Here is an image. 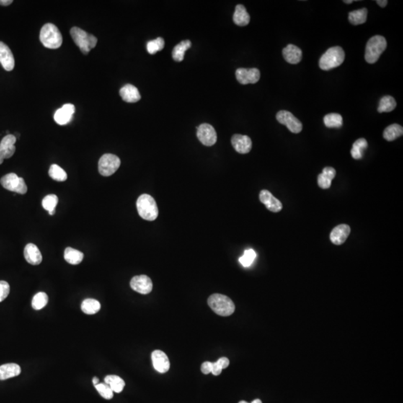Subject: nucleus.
Wrapping results in <instances>:
<instances>
[{
	"label": "nucleus",
	"mask_w": 403,
	"mask_h": 403,
	"mask_svg": "<svg viewBox=\"0 0 403 403\" xmlns=\"http://www.w3.org/2000/svg\"><path fill=\"white\" fill-rule=\"evenodd\" d=\"M368 141L365 138H359L355 140L351 150V156L354 159H360L363 157L364 151L368 148Z\"/></svg>",
	"instance_id": "30"
},
{
	"label": "nucleus",
	"mask_w": 403,
	"mask_h": 403,
	"mask_svg": "<svg viewBox=\"0 0 403 403\" xmlns=\"http://www.w3.org/2000/svg\"><path fill=\"white\" fill-rule=\"evenodd\" d=\"M344 59L345 53L342 47H331L321 56L319 66L321 70H330L341 66Z\"/></svg>",
	"instance_id": "4"
},
{
	"label": "nucleus",
	"mask_w": 403,
	"mask_h": 403,
	"mask_svg": "<svg viewBox=\"0 0 403 403\" xmlns=\"http://www.w3.org/2000/svg\"><path fill=\"white\" fill-rule=\"evenodd\" d=\"M208 304L212 311L222 316L231 315L235 312L236 306L232 300L227 296L215 293L208 299Z\"/></svg>",
	"instance_id": "1"
},
{
	"label": "nucleus",
	"mask_w": 403,
	"mask_h": 403,
	"mask_svg": "<svg viewBox=\"0 0 403 403\" xmlns=\"http://www.w3.org/2000/svg\"><path fill=\"white\" fill-rule=\"evenodd\" d=\"M49 175L57 182H65L68 179V174L57 164H52L49 171Z\"/></svg>",
	"instance_id": "35"
},
{
	"label": "nucleus",
	"mask_w": 403,
	"mask_h": 403,
	"mask_svg": "<svg viewBox=\"0 0 403 403\" xmlns=\"http://www.w3.org/2000/svg\"><path fill=\"white\" fill-rule=\"evenodd\" d=\"M120 159L113 154L103 155L98 164L99 174L103 176L113 175L120 166Z\"/></svg>",
	"instance_id": "8"
},
{
	"label": "nucleus",
	"mask_w": 403,
	"mask_h": 403,
	"mask_svg": "<svg viewBox=\"0 0 403 403\" xmlns=\"http://www.w3.org/2000/svg\"><path fill=\"white\" fill-rule=\"evenodd\" d=\"M84 254L73 248H66L65 251V259L68 263L76 265L82 262Z\"/></svg>",
	"instance_id": "28"
},
{
	"label": "nucleus",
	"mask_w": 403,
	"mask_h": 403,
	"mask_svg": "<svg viewBox=\"0 0 403 403\" xmlns=\"http://www.w3.org/2000/svg\"><path fill=\"white\" fill-rule=\"evenodd\" d=\"M256 252H254L253 249H246L245 252H244V254H243V256L240 258L239 262L242 264L244 267H249V266L252 265V264L253 263L254 259H256Z\"/></svg>",
	"instance_id": "38"
},
{
	"label": "nucleus",
	"mask_w": 403,
	"mask_h": 403,
	"mask_svg": "<svg viewBox=\"0 0 403 403\" xmlns=\"http://www.w3.org/2000/svg\"><path fill=\"white\" fill-rule=\"evenodd\" d=\"M81 308L84 314L92 315L97 314L100 310L101 305L99 301L94 299H86L81 303Z\"/></svg>",
	"instance_id": "31"
},
{
	"label": "nucleus",
	"mask_w": 403,
	"mask_h": 403,
	"mask_svg": "<svg viewBox=\"0 0 403 403\" xmlns=\"http://www.w3.org/2000/svg\"><path fill=\"white\" fill-rule=\"evenodd\" d=\"M93 384L94 385V386H97V385L99 384V378H97V377H94L92 380Z\"/></svg>",
	"instance_id": "48"
},
{
	"label": "nucleus",
	"mask_w": 403,
	"mask_h": 403,
	"mask_svg": "<svg viewBox=\"0 0 403 403\" xmlns=\"http://www.w3.org/2000/svg\"><path fill=\"white\" fill-rule=\"evenodd\" d=\"M24 257L28 263L32 265H38L41 263L42 254L37 246L33 244H29L24 249Z\"/></svg>",
	"instance_id": "20"
},
{
	"label": "nucleus",
	"mask_w": 403,
	"mask_h": 403,
	"mask_svg": "<svg viewBox=\"0 0 403 403\" xmlns=\"http://www.w3.org/2000/svg\"><path fill=\"white\" fill-rule=\"evenodd\" d=\"M217 364H218L222 369H225L228 368V365H229V360H228L227 358H226V357H223V358H220V359L218 360Z\"/></svg>",
	"instance_id": "44"
},
{
	"label": "nucleus",
	"mask_w": 403,
	"mask_h": 403,
	"mask_svg": "<svg viewBox=\"0 0 403 403\" xmlns=\"http://www.w3.org/2000/svg\"><path fill=\"white\" fill-rule=\"evenodd\" d=\"M396 106V102L394 98L391 96H386L383 97L380 100L379 105L378 107V112L379 113L383 112H391L394 110Z\"/></svg>",
	"instance_id": "32"
},
{
	"label": "nucleus",
	"mask_w": 403,
	"mask_h": 403,
	"mask_svg": "<svg viewBox=\"0 0 403 403\" xmlns=\"http://www.w3.org/2000/svg\"><path fill=\"white\" fill-rule=\"evenodd\" d=\"M403 128L402 125L399 124H392L387 127L383 132V138L388 141H393L396 138L402 136Z\"/></svg>",
	"instance_id": "27"
},
{
	"label": "nucleus",
	"mask_w": 403,
	"mask_h": 403,
	"mask_svg": "<svg viewBox=\"0 0 403 403\" xmlns=\"http://www.w3.org/2000/svg\"><path fill=\"white\" fill-rule=\"evenodd\" d=\"M0 183L4 188L10 192H15L19 194L27 193L28 188L27 184L23 178L19 177L17 174L11 173L2 177Z\"/></svg>",
	"instance_id": "7"
},
{
	"label": "nucleus",
	"mask_w": 403,
	"mask_h": 403,
	"mask_svg": "<svg viewBox=\"0 0 403 403\" xmlns=\"http://www.w3.org/2000/svg\"><path fill=\"white\" fill-rule=\"evenodd\" d=\"M212 364L210 362H205L202 364L201 366V371L204 374H209L211 373Z\"/></svg>",
	"instance_id": "43"
},
{
	"label": "nucleus",
	"mask_w": 403,
	"mask_h": 403,
	"mask_svg": "<svg viewBox=\"0 0 403 403\" xmlns=\"http://www.w3.org/2000/svg\"><path fill=\"white\" fill-rule=\"evenodd\" d=\"M277 120L279 123L286 125L287 128L293 133L298 134L303 130V124L301 122L288 111L282 110L279 112L277 114Z\"/></svg>",
	"instance_id": "9"
},
{
	"label": "nucleus",
	"mask_w": 403,
	"mask_h": 403,
	"mask_svg": "<svg viewBox=\"0 0 403 403\" xmlns=\"http://www.w3.org/2000/svg\"><path fill=\"white\" fill-rule=\"evenodd\" d=\"M192 47V42L189 40H183L174 47L172 52V56L174 61L180 62L183 61L184 53Z\"/></svg>",
	"instance_id": "25"
},
{
	"label": "nucleus",
	"mask_w": 403,
	"mask_h": 403,
	"mask_svg": "<svg viewBox=\"0 0 403 403\" xmlns=\"http://www.w3.org/2000/svg\"><path fill=\"white\" fill-rule=\"evenodd\" d=\"M75 111H76V108L73 104H65L62 106L61 109L56 111L55 115H54V120L59 125H66L71 121Z\"/></svg>",
	"instance_id": "15"
},
{
	"label": "nucleus",
	"mask_w": 403,
	"mask_h": 403,
	"mask_svg": "<svg viewBox=\"0 0 403 403\" xmlns=\"http://www.w3.org/2000/svg\"><path fill=\"white\" fill-rule=\"evenodd\" d=\"M58 202V197L55 194H50V195L44 197L43 201H42V205H43L44 209L48 210L50 215H54Z\"/></svg>",
	"instance_id": "34"
},
{
	"label": "nucleus",
	"mask_w": 403,
	"mask_h": 403,
	"mask_svg": "<svg viewBox=\"0 0 403 403\" xmlns=\"http://www.w3.org/2000/svg\"><path fill=\"white\" fill-rule=\"evenodd\" d=\"M48 296L44 292H39L32 299V306L35 310H40L48 303Z\"/></svg>",
	"instance_id": "36"
},
{
	"label": "nucleus",
	"mask_w": 403,
	"mask_h": 403,
	"mask_svg": "<svg viewBox=\"0 0 403 403\" xmlns=\"http://www.w3.org/2000/svg\"><path fill=\"white\" fill-rule=\"evenodd\" d=\"M70 35L74 43L79 47L81 53L88 55L91 50L94 49L97 44V38L90 35L86 31L79 27H73L70 29Z\"/></svg>",
	"instance_id": "5"
},
{
	"label": "nucleus",
	"mask_w": 403,
	"mask_h": 403,
	"mask_svg": "<svg viewBox=\"0 0 403 403\" xmlns=\"http://www.w3.org/2000/svg\"><path fill=\"white\" fill-rule=\"evenodd\" d=\"M152 360L156 370L161 373H167L171 367L167 355L161 350H155L152 353Z\"/></svg>",
	"instance_id": "16"
},
{
	"label": "nucleus",
	"mask_w": 403,
	"mask_h": 403,
	"mask_svg": "<svg viewBox=\"0 0 403 403\" xmlns=\"http://www.w3.org/2000/svg\"><path fill=\"white\" fill-rule=\"evenodd\" d=\"M222 369L219 365L217 364V362L212 364L211 373L214 376H219L220 373H222Z\"/></svg>",
	"instance_id": "45"
},
{
	"label": "nucleus",
	"mask_w": 403,
	"mask_h": 403,
	"mask_svg": "<svg viewBox=\"0 0 403 403\" xmlns=\"http://www.w3.org/2000/svg\"><path fill=\"white\" fill-rule=\"evenodd\" d=\"M164 40L162 37H158L156 40H150L146 44L148 53L154 55L158 51H161L164 47Z\"/></svg>",
	"instance_id": "37"
},
{
	"label": "nucleus",
	"mask_w": 403,
	"mask_h": 403,
	"mask_svg": "<svg viewBox=\"0 0 403 403\" xmlns=\"http://www.w3.org/2000/svg\"><path fill=\"white\" fill-rule=\"evenodd\" d=\"M239 403H249V402H246V401H241V402H240Z\"/></svg>",
	"instance_id": "51"
},
{
	"label": "nucleus",
	"mask_w": 403,
	"mask_h": 403,
	"mask_svg": "<svg viewBox=\"0 0 403 403\" xmlns=\"http://www.w3.org/2000/svg\"><path fill=\"white\" fill-rule=\"evenodd\" d=\"M233 21L239 27H245L249 24L250 16L246 11V8L243 5H238L236 7Z\"/></svg>",
	"instance_id": "23"
},
{
	"label": "nucleus",
	"mask_w": 403,
	"mask_h": 403,
	"mask_svg": "<svg viewBox=\"0 0 403 403\" xmlns=\"http://www.w3.org/2000/svg\"><path fill=\"white\" fill-rule=\"evenodd\" d=\"M130 286L132 290L141 294H148L153 290V282L146 275H136L132 279Z\"/></svg>",
	"instance_id": "12"
},
{
	"label": "nucleus",
	"mask_w": 403,
	"mask_h": 403,
	"mask_svg": "<svg viewBox=\"0 0 403 403\" xmlns=\"http://www.w3.org/2000/svg\"><path fill=\"white\" fill-rule=\"evenodd\" d=\"M236 79L242 84H256L260 79L261 73L257 68H239L236 70Z\"/></svg>",
	"instance_id": "11"
},
{
	"label": "nucleus",
	"mask_w": 403,
	"mask_h": 403,
	"mask_svg": "<svg viewBox=\"0 0 403 403\" xmlns=\"http://www.w3.org/2000/svg\"><path fill=\"white\" fill-rule=\"evenodd\" d=\"M120 95L123 101L130 103L138 102L141 98L138 88L130 84H125L120 89Z\"/></svg>",
	"instance_id": "21"
},
{
	"label": "nucleus",
	"mask_w": 403,
	"mask_h": 403,
	"mask_svg": "<svg viewBox=\"0 0 403 403\" xmlns=\"http://www.w3.org/2000/svg\"><path fill=\"white\" fill-rule=\"evenodd\" d=\"M231 142L234 149L241 154L249 153L252 150V140L247 135L236 134L233 135Z\"/></svg>",
	"instance_id": "13"
},
{
	"label": "nucleus",
	"mask_w": 403,
	"mask_h": 403,
	"mask_svg": "<svg viewBox=\"0 0 403 403\" xmlns=\"http://www.w3.org/2000/svg\"><path fill=\"white\" fill-rule=\"evenodd\" d=\"M20 373V367L17 364H6L0 366V380H6L19 376Z\"/></svg>",
	"instance_id": "24"
},
{
	"label": "nucleus",
	"mask_w": 403,
	"mask_h": 403,
	"mask_svg": "<svg viewBox=\"0 0 403 403\" xmlns=\"http://www.w3.org/2000/svg\"><path fill=\"white\" fill-rule=\"evenodd\" d=\"M0 63L6 71H11L15 66L14 55L9 47L0 41Z\"/></svg>",
	"instance_id": "17"
},
{
	"label": "nucleus",
	"mask_w": 403,
	"mask_h": 403,
	"mask_svg": "<svg viewBox=\"0 0 403 403\" xmlns=\"http://www.w3.org/2000/svg\"><path fill=\"white\" fill-rule=\"evenodd\" d=\"M352 2H353L352 0H350V1H346L345 0V1H344V3H347V4H350V3H352Z\"/></svg>",
	"instance_id": "50"
},
{
	"label": "nucleus",
	"mask_w": 403,
	"mask_h": 403,
	"mask_svg": "<svg viewBox=\"0 0 403 403\" xmlns=\"http://www.w3.org/2000/svg\"><path fill=\"white\" fill-rule=\"evenodd\" d=\"M137 209L142 219L153 221L158 218L157 203L149 194H142L137 200Z\"/></svg>",
	"instance_id": "2"
},
{
	"label": "nucleus",
	"mask_w": 403,
	"mask_h": 403,
	"mask_svg": "<svg viewBox=\"0 0 403 403\" xmlns=\"http://www.w3.org/2000/svg\"><path fill=\"white\" fill-rule=\"evenodd\" d=\"M96 389L99 394L105 399H111L113 398L114 396V392L112 389H111L110 387L108 386L107 384H104V383H99V384L95 386Z\"/></svg>",
	"instance_id": "39"
},
{
	"label": "nucleus",
	"mask_w": 403,
	"mask_h": 403,
	"mask_svg": "<svg viewBox=\"0 0 403 403\" xmlns=\"http://www.w3.org/2000/svg\"><path fill=\"white\" fill-rule=\"evenodd\" d=\"M284 58L288 63L296 65L301 61L303 58V52L301 49L293 44H289L282 50Z\"/></svg>",
	"instance_id": "19"
},
{
	"label": "nucleus",
	"mask_w": 403,
	"mask_h": 403,
	"mask_svg": "<svg viewBox=\"0 0 403 403\" xmlns=\"http://www.w3.org/2000/svg\"><path fill=\"white\" fill-rule=\"evenodd\" d=\"M324 124L328 128H341L343 125L342 116L339 114L331 113L325 116Z\"/></svg>",
	"instance_id": "33"
},
{
	"label": "nucleus",
	"mask_w": 403,
	"mask_h": 403,
	"mask_svg": "<svg viewBox=\"0 0 403 403\" xmlns=\"http://www.w3.org/2000/svg\"><path fill=\"white\" fill-rule=\"evenodd\" d=\"M259 199L266 208L274 213H278L282 209V202L275 198L269 190H262L259 194Z\"/></svg>",
	"instance_id": "14"
},
{
	"label": "nucleus",
	"mask_w": 403,
	"mask_h": 403,
	"mask_svg": "<svg viewBox=\"0 0 403 403\" xmlns=\"http://www.w3.org/2000/svg\"><path fill=\"white\" fill-rule=\"evenodd\" d=\"M16 141H17V138L14 135H7L0 142V148L11 147V146H14Z\"/></svg>",
	"instance_id": "41"
},
{
	"label": "nucleus",
	"mask_w": 403,
	"mask_h": 403,
	"mask_svg": "<svg viewBox=\"0 0 403 403\" xmlns=\"http://www.w3.org/2000/svg\"><path fill=\"white\" fill-rule=\"evenodd\" d=\"M12 3V0H0V5L3 6H9Z\"/></svg>",
	"instance_id": "47"
},
{
	"label": "nucleus",
	"mask_w": 403,
	"mask_h": 403,
	"mask_svg": "<svg viewBox=\"0 0 403 403\" xmlns=\"http://www.w3.org/2000/svg\"><path fill=\"white\" fill-rule=\"evenodd\" d=\"M105 383L110 387L113 392L121 393L125 387V381L123 378L115 375H109L105 378Z\"/></svg>",
	"instance_id": "26"
},
{
	"label": "nucleus",
	"mask_w": 403,
	"mask_h": 403,
	"mask_svg": "<svg viewBox=\"0 0 403 403\" xmlns=\"http://www.w3.org/2000/svg\"><path fill=\"white\" fill-rule=\"evenodd\" d=\"M15 151V146L9 148H0V164H3L6 158H10L13 156Z\"/></svg>",
	"instance_id": "40"
},
{
	"label": "nucleus",
	"mask_w": 403,
	"mask_h": 403,
	"mask_svg": "<svg viewBox=\"0 0 403 403\" xmlns=\"http://www.w3.org/2000/svg\"><path fill=\"white\" fill-rule=\"evenodd\" d=\"M386 48V39L383 36H373L367 44L365 49V60L369 63H376Z\"/></svg>",
	"instance_id": "6"
},
{
	"label": "nucleus",
	"mask_w": 403,
	"mask_h": 403,
	"mask_svg": "<svg viewBox=\"0 0 403 403\" xmlns=\"http://www.w3.org/2000/svg\"><path fill=\"white\" fill-rule=\"evenodd\" d=\"M351 228L348 225L341 224L334 227L330 234V240L334 245H342L350 236Z\"/></svg>",
	"instance_id": "18"
},
{
	"label": "nucleus",
	"mask_w": 403,
	"mask_h": 403,
	"mask_svg": "<svg viewBox=\"0 0 403 403\" xmlns=\"http://www.w3.org/2000/svg\"><path fill=\"white\" fill-rule=\"evenodd\" d=\"M251 403H262V402L260 400V399H256L252 401V402Z\"/></svg>",
	"instance_id": "49"
},
{
	"label": "nucleus",
	"mask_w": 403,
	"mask_h": 403,
	"mask_svg": "<svg viewBox=\"0 0 403 403\" xmlns=\"http://www.w3.org/2000/svg\"><path fill=\"white\" fill-rule=\"evenodd\" d=\"M376 3L381 8H385L388 4V1L387 0H377Z\"/></svg>",
	"instance_id": "46"
},
{
	"label": "nucleus",
	"mask_w": 403,
	"mask_h": 403,
	"mask_svg": "<svg viewBox=\"0 0 403 403\" xmlns=\"http://www.w3.org/2000/svg\"><path fill=\"white\" fill-rule=\"evenodd\" d=\"M197 138L202 144L206 146H211L216 143L218 135L211 125L202 123L197 127Z\"/></svg>",
	"instance_id": "10"
},
{
	"label": "nucleus",
	"mask_w": 403,
	"mask_h": 403,
	"mask_svg": "<svg viewBox=\"0 0 403 403\" xmlns=\"http://www.w3.org/2000/svg\"><path fill=\"white\" fill-rule=\"evenodd\" d=\"M9 293V284L6 281H0V303L7 298Z\"/></svg>",
	"instance_id": "42"
},
{
	"label": "nucleus",
	"mask_w": 403,
	"mask_h": 403,
	"mask_svg": "<svg viewBox=\"0 0 403 403\" xmlns=\"http://www.w3.org/2000/svg\"><path fill=\"white\" fill-rule=\"evenodd\" d=\"M336 175V171L333 167H326L323 169L322 174L317 177V183L322 189H329L332 185V181Z\"/></svg>",
	"instance_id": "22"
},
{
	"label": "nucleus",
	"mask_w": 403,
	"mask_h": 403,
	"mask_svg": "<svg viewBox=\"0 0 403 403\" xmlns=\"http://www.w3.org/2000/svg\"><path fill=\"white\" fill-rule=\"evenodd\" d=\"M367 17H368V9L365 8L351 11L349 14V20L352 25L357 26L365 24Z\"/></svg>",
	"instance_id": "29"
},
{
	"label": "nucleus",
	"mask_w": 403,
	"mask_h": 403,
	"mask_svg": "<svg viewBox=\"0 0 403 403\" xmlns=\"http://www.w3.org/2000/svg\"><path fill=\"white\" fill-rule=\"evenodd\" d=\"M40 40L44 47L52 50L59 48L63 42L59 29L53 24H47L42 27Z\"/></svg>",
	"instance_id": "3"
}]
</instances>
